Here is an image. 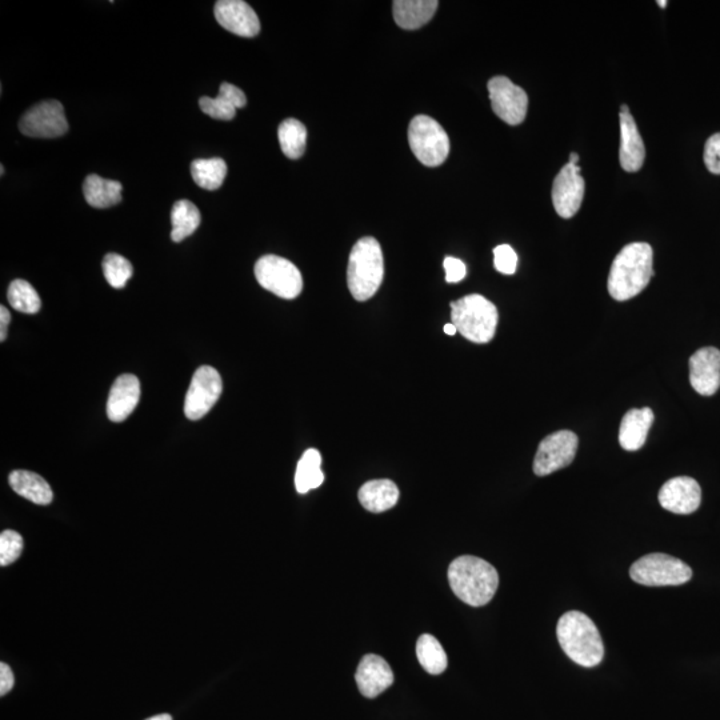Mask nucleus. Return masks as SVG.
Instances as JSON below:
<instances>
[{"label":"nucleus","mask_w":720,"mask_h":720,"mask_svg":"<svg viewBox=\"0 0 720 720\" xmlns=\"http://www.w3.org/2000/svg\"><path fill=\"white\" fill-rule=\"evenodd\" d=\"M654 276L652 247L648 243L627 244L616 255L608 275V292L618 302L639 295Z\"/></svg>","instance_id":"obj_1"},{"label":"nucleus","mask_w":720,"mask_h":720,"mask_svg":"<svg viewBox=\"0 0 720 720\" xmlns=\"http://www.w3.org/2000/svg\"><path fill=\"white\" fill-rule=\"evenodd\" d=\"M451 590L462 602L472 607L486 606L499 586L498 571L486 560L476 556H459L448 568Z\"/></svg>","instance_id":"obj_2"},{"label":"nucleus","mask_w":720,"mask_h":720,"mask_svg":"<svg viewBox=\"0 0 720 720\" xmlns=\"http://www.w3.org/2000/svg\"><path fill=\"white\" fill-rule=\"evenodd\" d=\"M556 635L564 654L579 666L595 667L604 656L602 636L595 623L583 612H566L559 619Z\"/></svg>","instance_id":"obj_3"},{"label":"nucleus","mask_w":720,"mask_h":720,"mask_svg":"<svg viewBox=\"0 0 720 720\" xmlns=\"http://www.w3.org/2000/svg\"><path fill=\"white\" fill-rule=\"evenodd\" d=\"M384 260L378 240L367 236L352 247L347 267V284L358 302H366L379 290L383 282Z\"/></svg>","instance_id":"obj_4"},{"label":"nucleus","mask_w":720,"mask_h":720,"mask_svg":"<svg viewBox=\"0 0 720 720\" xmlns=\"http://www.w3.org/2000/svg\"><path fill=\"white\" fill-rule=\"evenodd\" d=\"M451 323L464 338L474 343L491 342L498 327V308L479 294L451 302Z\"/></svg>","instance_id":"obj_5"},{"label":"nucleus","mask_w":720,"mask_h":720,"mask_svg":"<svg viewBox=\"0 0 720 720\" xmlns=\"http://www.w3.org/2000/svg\"><path fill=\"white\" fill-rule=\"evenodd\" d=\"M408 143L416 159L427 167H438L450 154V139L436 120L418 115L408 127Z\"/></svg>","instance_id":"obj_6"},{"label":"nucleus","mask_w":720,"mask_h":720,"mask_svg":"<svg viewBox=\"0 0 720 720\" xmlns=\"http://www.w3.org/2000/svg\"><path fill=\"white\" fill-rule=\"evenodd\" d=\"M634 582L648 587L680 586L692 578L686 563L667 554H648L630 568Z\"/></svg>","instance_id":"obj_7"},{"label":"nucleus","mask_w":720,"mask_h":720,"mask_svg":"<svg viewBox=\"0 0 720 720\" xmlns=\"http://www.w3.org/2000/svg\"><path fill=\"white\" fill-rule=\"evenodd\" d=\"M255 278L264 290L279 298L295 299L303 290L299 268L280 256H262L255 264Z\"/></svg>","instance_id":"obj_8"},{"label":"nucleus","mask_w":720,"mask_h":720,"mask_svg":"<svg viewBox=\"0 0 720 720\" xmlns=\"http://www.w3.org/2000/svg\"><path fill=\"white\" fill-rule=\"evenodd\" d=\"M223 383L215 368L203 366L192 376L184 402V414L190 420L206 416L222 395Z\"/></svg>","instance_id":"obj_9"},{"label":"nucleus","mask_w":720,"mask_h":720,"mask_svg":"<svg viewBox=\"0 0 720 720\" xmlns=\"http://www.w3.org/2000/svg\"><path fill=\"white\" fill-rule=\"evenodd\" d=\"M19 130L30 138H58L68 131L63 104L58 100H44L23 115Z\"/></svg>","instance_id":"obj_10"},{"label":"nucleus","mask_w":720,"mask_h":720,"mask_svg":"<svg viewBox=\"0 0 720 720\" xmlns=\"http://www.w3.org/2000/svg\"><path fill=\"white\" fill-rule=\"evenodd\" d=\"M487 87L495 115L510 126L523 123L528 108L526 91L516 86L506 76H495L488 80Z\"/></svg>","instance_id":"obj_11"},{"label":"nucleus","mask_w":720,"mask_h":720,"mask_svg":"<svg viewBox=\"0 0 720 720\" xmlns=\"http://www.w3.org/2000/svg\"><path fill=\"white\" fill-rule=\"evenodd\" d=\"M576 451H578V436L574 432L563 430L546 436L536 452L535 474L546 476L570 466L575 459Z\"/></svg>","instance_id":"obj_12"},{"label":"nucleus","mask_w":720,"mask_h":720,"mask_svg":"<svg viewBox=\"0 0 720 720\" xmlns=\"http://www.w3.org/2000/svg\"><path fill=\"white\" fill-rule=\"evenodd\" d=\"M586 183L580 167L567 163L556 175L552 183V204L555 211L564 219H570L579 211L582 206Z\"/></svg>","instance_id":"obj_13"},{"label":"nucleus","mask_w":720,"mask_h":720,"mask_svg":"<svg viewBox=\"0 0 720 720\" xmlns=\"http://www.w3.org/2000/svg\"><path fill=\"white\" fill-rule=\"evenodd\" d=\"M700 502H702V490L699 483L688 476H678L668 480L659 491L660 506L674 514H692L698 510Z\"/></svg>","instance_id":"obj_14"},{"label":"nucleus","mask_w":720,"mask_h":720,"mask_svg":"<svg viewBox=\"0 0 720 720\" xmlns=\"http://www.w3.org/2000/svg\"><path fill=\"white\" fill-rule=\"evenodd\" d=\"M215 18L220 26L243 38H254L260 31L258 15L243 0H219L215 4Z\"/></svg>","instance_id":"obj_15"},{"label":"nucleus","mask_w":720,"mask_h":720,"mask_svg":"<svg viewBox=\"0 0 720 720\" xmlns=\"http://www.w3.org/2000/svg\"><path fill=\"white\" fill-rule=\"evenodd\" d=\"M690 383L698 394L714 395L720 387V351L704 347L690 358Z\"/></svg>","instance_id":"obj_16"},{"label":"nucleus","mask_w":720,"mask_h":720,"mask_svg":"<svg viewBox=\"0 0 720 720\" xmlns=\"http://www.w3.org/2000/svg\"><path fill=\"white\" fill-rule=\"evenodd\" d=\"M355 680L362 695L374 699L392 686L394 674L386 660L368 654L360 660Z\"/></svg>","instance_id":"obj_17"},{"label":"nucleus","mask_w":720,"mask_h":720,"mask_svg":"<svg viewBox=\"0 0 720 720\" xmlns=\"http://www.w3.org/2000/svg\"><path fill=\"white\" fill-rule=\"evenodd\" d=\"M139 399V379L132 374L120 375L112 384L110 396H108V419L115 423L123 422L134 412Z\"/></svg>","instance_id":"obj_18"},{"label":"nucleus","mask_w":720,"mask_h":720,"mask_svg":"<svg viewBox=\"0 0 720 720\" xmlns=\"http://www.w3.org/2000/svg\"><path fill=\"white\" fill-rule=\"evenodd\" d=\"M620 166L624 171L636 172L642 168L646 158V148L638 127L630 112L620 114Z\"/></svg>","instance_id":"obj_19"},{"label":"nucleus","mask_w":720,"mask_h":720,"mask_svg":"<svg viewBox=\"0 0 720 720\" xmlns=\"http://www.w3.org/2000/svg\"><path fill=\"white\" fill-rule=\"evenodd\" d=\"M654 422L651 408H632L620 423L619 443L626 451H638L646 443L648 431Z\"/></svg>","instance_id":"obj_20"},{"label":"nucleus","mask_w":720,"mask_h":720,"mask_svg":"<svg viewBox=\"0 0 720 720\" xmlns=\"http://www.w3.org/2000/svg\"><path fill=\"white\" fill-rule=\"evenodd\" d=\"M246 104L247 98L244 92L231 83H222L216 98L203 96L199 100V106L204 114L219 120L234 119L236 110L243 108Z\"/></svg>","instance_id":"obj_21"},{"label":"nucleus","mask_w":720,"mask_h":720,"mask_svg":"<svg viewBox=\"0 0 720 720\" xmlns=\"http://www.w3.org/2000/svg\"><path fill=\"white\" fill-rule=\"evenodd\" d=\"M436 0H395L392 3L396 24L403 30H418L427 24L438 10Z\"/></svg>","instance_id":"obj_22"},{"label":"nucleus","mask_w":720,"mask_h":720,"mask_svg":"<svg viewBox=\"0 0 720 720\" xmlns=\"http://www.w3.org/2000/svg\"><path fill=\"white\" fill-rule=\"evenodd\" d=\"M359 502L367 511L384 512L398 503L399 490L390 479H376L364 483L358 492Z\"/></svg>","instance_id":"obj_23"},{"label":"nucleus","mask_w":720,"mask_h":720,"mask_svg":"<svg viewBox=\"0 0 720 720\" xmlns=\"http://www.w3.org/2000/svg\"><path fill=\"white\" fill-rule=\"evenodd\" d=\"M8 483L16 494L31 500L32 503L39 504V506H47L54 498L50 484L35 472L26 470L11 472Z\"/></svg>","instance_id":"obj_24"},{"label":"nucleus","mask_w":720,"mask_h":720,"mask_svg":"<svg viewBox=\"0 0 720 720\" xmlns=\"http://www.w3.org/2000/svg\"><path fill=\"white\" fill-rule=\"evenodd\" d=\"M122 190V183L95 174L88 175L83 183L84 198L94 208L116 206L122 202Z\"/></svg>","instance_id":"obj_25"},{"label":"nucleus","mask_w":720,"mask_h":720,"mask_svg":"<svg viewBox=\"0 0 720 720\" xmlns=\"http://www.w3.org/2000/svg\"><path fill=\"white\" fill-rule=\"evenodd\" d=\"M324 474L322 471V456L315 448H310L300 458L295 472V487L299 494L322 486Z\"/></svg>","instance_id":"obj_26"},{"label":"nucleus","mask_w":720,"mask_h":720,"mask_svg":"<svg viewBox=\"0 0 720 720\" xmlns=\"http://www.w3.org/2000/svg\"><path fill=\"white\" fill-rule=\"evenodd\" d=\"M171 239L179 243L194 234L200 226L199 208L190 200H178L171 212Z\"/></svg>","instance_id":"obj_27"},{"label":"nucleus","mask_w":720,"mask_h":720,"mask_svg":"<svg viewBox=\"0 0 720 720\" xmlns=\"http://www.w3.org/2000/svg\"><path fill=\"white\" fill-rule=\"evenodd\" d=\"M191 175L199 187L215 191L226 179L227 164L220 158L196 159L191 163Z\"/></svg>","instance_id":"obj_28"},{"label":"nucleus","mask_w":720,"mask_h":720,"mask_svg":"<svg viewBox=\"0 0 720 720\" xmlns=\"http://www.w3.org/2000/svg\"><path fill=\"white\" fill-rule=\"evenodd\" d=\"M416 656L420 666L431 675H440L446 671L448 660L446 651L435 636L424 634L416 643Z\"/></svg>","instance_id":"obj_29"},{"label":"nucleus","mask_w":720,"mask_h":720,"mask_svg":"<svg viewBox=\"0 0 720 720\" xmlns=\"http://www.w3.org/2000/svg\"><path fill=\"white\" fill-rule=\"evenodd\" d=\"M278 136L280 148L287 158L299 159L306 151L307 130L299 120L287 119L280 123Z\"/></svg>","instance_id":"obj_30"},{"label":"nucleus","mask_w":720,"mask_h":720,"mask_svg":"<svg viewBox=\"0 0 720 720\" xmlns=\"http://www.w3.org/2000/svg\"><path fill=\"white\" fill-rule=\"evenodd\" d=\"M7 298L11 306L23 314H36L42 306L38 292L30 283L22 279H16L10 284Z\"/></svg>","instance_id":"obj_31"},{"label":"nucleus","mask_w":720,"mask_h":720,"mask_svg":"<svg viewBox=\"0 0 720 720\" xmlns=\"http://www.w3.org/2000/svg\"><path fill=\"white\" fill-rule=\"evenodd\" d=\"M102 267L104 278L114 288H123L134 275L132 264L122 255L108 254L104 256Z\"/></svg>","instance_id":"obj_32"},{"label":"nucleus","mask_w":720,"mask_h":720,"mask_svg":"<svg viewBox=\"0 0 720 720\" xmlns=\"http://www.w3.org/2000/svg\"><path fill=\"white\" fill-rule=\"evenodd\" d=\"M23 551V538L19 532L6 530L0 535V566L14 563Z\"/></svg>","instance_id":"obj_33"},{"label":"nucleus","mask_w":720,"mask_h":720,"mask_svg":"<svg viewBox=\"0 0 720 720\" xmlns=\"http://www.w3.org/2000/svg\"><path fill=\"white\" fill-rule=\"evenodd\" d=\"M494 266L495 270L499 271L500 274H515L516 267H518V255H516L514 248L508 246V244H500V246L495 247Z\"/></svg>","instance_id":"obj_34"},{"label":"nucleus","mask_w":720,"mask_h":720,"mask_svg":"<svg viewBox=\"0 0 720 720\" xmlns=\"http://www.w3.org/2000/svg\"><path fill=\"white\" fill-rule=\"evenodd\" d=\"M704 163L708 171L720 175V132L708 138L704 147Z\"/></svg>","instance_id":"obj_35"},{"label":"nucleus","mask_w":720,"mask_h":720,"mask_svg":"<svg viewBox=\"0 0 720 720\" xmlns=\"http://www.w3.org/2000/svg\"><path fill=\"white\" fill-rule=\"evenodd\" d=\"M443 267L444 270H446L447 283H459L466 278L467 267L460 259L447 256V258L444 259Z\"/></svg>","instance_id":"obj_36"},{"label":"nucleus","mask_w":720,"mask_h":720,"mask_svg":"<svg viewBox=\"0 0 720 720\" xmlns=\"http://www.w3.org/2000/svg\"><path fill=\"white\" fill-rule=\"evenodd\" d=\"M15 678L12 674L10 666L6 663H0V695L8 694L14 687Z\"/></svg>","instance_id":"obj_37"},{"label":"nucleus","mask_w":720,"mask_h":720,"mask_svg":"<svg viewBox=\"0 0 720 720\" xmlns=\"http://www.w3.org/2000/svg\"><path fill=\"white\" fill-rule=\"evenodd\" d=\"M11 322L10 311L6 307H0V340L4 342L7 338V327Z\"/></svg>","instance_id":"obj_38"},{"label":"nucleus","mask_w":720,"mask_h":720,"mask_svg":"<svg viewBox=\"0 0 720 720\" xmlns=\"http://www.w3.org/2000/svg\"><path fill=\"white\" fill-rule=\"evenodd\" d=\"M444 332H446L447 335H455L456 332H458V328L454 326L452 323L446 324V326L443 327Z\"/></svg>","instance_id":"obj_39"},{"label":"nucleus","mask_w":720,"mask_h":720,"mask_svg":"<svg viewBox=\"0 0 720 720\" xmlns=\"http://www.w3.org/2000/svg\"><path fill=\"white\" fill-rule=\"evenodd\" d=\"M147 720H172L171 715L168 714H160L156 716H152V718Z\"/></svg>","instance_id":"obj_40"},{"label":"nucleus","mask_w":720,"mask_h":720,"mask_svg":"<svg viewBox=\"0 0 720 720\" xmlns=\"http://www.w3.org/2000/svg\"><path fill=\"white\" fill-rule=\"evenodd\" d=\"M568 163L575 164V166H578L579 155L575 154V152H572V154L570 155V160H568Z\"/></svg>","instance_id":"obj_41"},{"label":"nucleus","mask_w":720,"mask_h":720,"mask_svg":"<svg viewBox=\"0 0 720 720\" xmlns=\"http://www.w3.org/2000/svg\"><path fill=\"white\" fill-rule=\"evenodd\" d=\"M627 112H630V107L626 106V104H623V106L620 107V114H627Z\"/></svg>","instance_id":"obj_42"},{"label":"nucleus","mask_w":720,"mask_h":720,"mask_svg":"<svg viewBox=\"0 0 720 720\" xmlns=\"http://www.w3.org/2000/svg\"><path fill=\"white\" fill-rule=\"evenodd\" d=\"M659 7L666 8L667 2H658Z\"/></svg>","instance_id":"obj_43"}]
</instances>
